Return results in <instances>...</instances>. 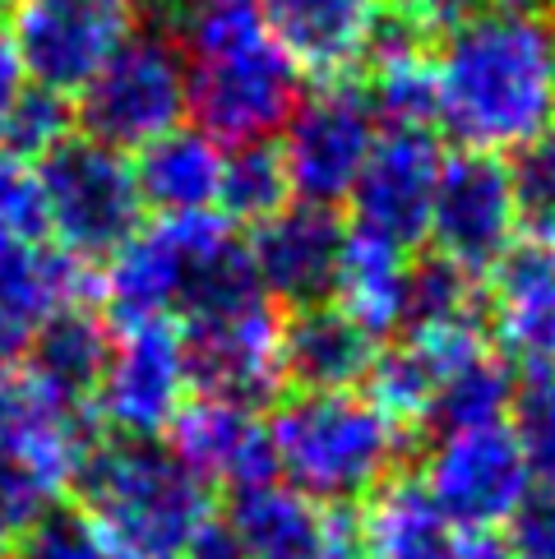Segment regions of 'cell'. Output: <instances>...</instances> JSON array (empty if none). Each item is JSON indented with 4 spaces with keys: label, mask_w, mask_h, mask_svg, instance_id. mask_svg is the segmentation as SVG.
Wrapping results in <instances>:
<instances>
[{
    "label": "cell",
    "mask_w": 555,
    "mask_h": 559,
    "mask_svg": "<svg viewBox=\"0 0 555 559\" xmlns=\"http://www.w3.org/2000/svg\"><path fill=\"white\" fill-rule=\"evenodd\" d=\"M435 121L472 153H513L555 126L551 28L538 14L486 10L435 56Z\"/></svg>",
    "instance_id": "cell-1"
},
{
    "label": "cell",
    "mask_w": 555,
    "mask_h": 559,
    "mask_svg": "<svg viewBox=\"0 0 555 559\" xmlns=\"http://www.w3.org/2000/svg\"><path fill=\"white\" fill-rule=\"evenodd\" d=\"M176 47L186 61V111L223 148L269 144L306 97L302 70L278 47L260 0L176 5Z\"/></svg>",
    "instance_id": "cell-2"
},
{
    "label": "cell",
    "mask_w": 555,
    "mask_h": 559,
    "mask_svg": "<svg viewBox=\"0 0 555 559\" xmlns=\"http://www.w3.org/2000/svg\"><path fill=\"white\" fill-rule=\"evenodd\" d=\"M79 513L97 527L116 559H181L209 518V486L163 439L93 444L74 476Z\"/></svg>",
    "instance_id": "cell-3"
},
{
    "label": "cell",
    "mask_w": 555,
    "mask_h": 559,
    "mask_svg": "<svg viewBox=\"0 0 555 559\" xmlns=\"http://www.w3.org/2000/svg\"><path fill=\"white\" fill-rule=\"evenodd\" d=\"M107 314L134 319H190L246 292H260L246 241L223 213H181L139 227V236L107 259Z\"/></svg>",
    "instance_id": "cell-4"
},
{
    "label": "cell",
    "mask_w": 555,
    "mask_h": 559,
    "mask_svg": "<svg viewBox=\"0 0 555 559\" xmlns=\"http://www.w3.org/2000/svg\"><path fill=\"white\" fill-rule=\"evenodd\" d=\"M408 430L362 389L296 393L269 421L273 472L324 509L370 499L399 476Z\"/></svg>",
    "instance_id": "cell-5"
},
{
    "label": "cell",
    "mask_w": 555,
    "mask_h": 559,
    "mask_svg": "<svg viewBox=\"0 0 555 559\" xmlns=\"http://www.w3.org/2000/svg\"><path fill=\"white\" fill-rule=\"evenodd\" d=\"M88 412L24 374L0 379V546L56 509L88 457Z\"/></svg>",
    "instance_id": "cell-6"
},
{
    "label": "cell",
    "mask_w": 555,
    "mask_h": 559,
    "mask_svg": "<svg viewBox=\"0 0 555 559\" xmlns=\"http://www.w3.org/2000/svg\"><path fill=\"white\" fill-rule=\"evenodd\" d=\"M47 236L74 264H107L144 227V194L134 181V163L88 134L61 139L47 157H37Z\"/></svg>",
    "instance_id": "cell-7"
},
{
    "label": "cell",
    "mask_w": 555,
    "mask_h": 559,
    "mask_svg": "<svg viewBox=\"0 0 555 559\" xmlns=\"http://www.w3.org/2000/svg\"><path fill=\"white\" fill-rule=\"evenodd\" d=\"M74 97V116L93 144L116 153L149 148L186 116L181 47L163 28H134Z\"/></svg>",
    "instance_id": "cell-8"
},
{
    "label": "cell",
    "mask_w": 555,
    "mask_h": 559,
    "mask_svg": "<svg viewBox=\"0 0 555 559\" xmlns=\"http://www.w3.org/2000/svg\"><path fill=\"white\" fill-rule=\"evenodd\" d=\"M380 130L385 126L366 88L352 79H324L315 93H306L278 144L296 204L339 209L362 176Z\"/></svg>",
    "instance_id": "cell-9"
},
{
    "label": "cell",
    "mask_w": 555,
    "mask_h": 559,
    "mask_svg": "<svg viewBox=\"0 0 555 559\" xmlns=\"http://www.w3.org/2000/svg\"><path fill=\"white\" fill-rule=\"evenodd\" d=\"M190 356L176 319H134L111 329V352L93 412L121 439H157L190 403Z\"/></svg>",
    "instance_id": "cell-10"
},
{
    "label": "cell",
    "mask_w": 555,
    "mask_h": 559,
    "mask_svg": "<svg viewBox=\"0 0 555 559\" xmlns=\"http://www.w3.org/2000/svg\"><path fill=\"white\" fill-rule=\"evenodd\" d=\"M190 379L204 397L260 412L283 379V314L264 292L181 319Z\"/></svg>",
    "instance_id": "cell-11"
},
{
    "label": "cell",
    "mask_w": 555,
    "mask_h": 559,
    "mask_svg": "<svg viewBox=\"0 0 555 559\" xmlns=\"http://www.w3.org/2000/svg\"><path fill=\"white\" fill-rule=\"evenodd\" d=\"M134 33V0H14L10 43L33 88L74 97Z\"/></svg>",
    "instance_id": "cell-12"
},
{
    "label": "cell",
    "mask_w": 555,
    "mask_h": 559,
    "mask_svg": "<svg viewBox=\"0 0 555 559\" xmlns=\"http://www.w3.org/2000/svg\"><path fill=\"white\" fill-rule=\"evenodd\" d=\"M422 486L453 527L495 532L500 523H513V513L528 504L532 476L509 426H477L435 435Z\"/></svg>",
    "instance_id": "cell-13"
},
{
    "label": "cell",
    "mask_w": 555,
    "mask_h": 559,
    "mask_svg": "<svg viewBox=\"0 0 555 559\" xmlns=\"http://www.w3.org/2000/svg\"><path fill=\"white\" fill-rule=\"evenodd\" d=\"M426 236L435 241V254L472 277H486L519 246V209H513L509 167L500 157L472 148L445 157Z\"/></svg>",
    "instance_id": "cell-14"
},
{
    "label": "cell",
    "mask_w": 555,
    "mask_h": 559,
    "mask_svg": "<svg viewBox=\"0 0 555 559\" xmlns=\"http://www.w3.org/2000/svg\"><path fill=\"white\" fill-rule=\"evenodd\" d=\"M445 157L449 153L430 130H380L362 176H356V186L347 194L356 217L352 227L403 250L426 241Z\"/></svg>",
    "instance_id": "cell-15"
},
{
    "label": "cell",
    "mask_w": 555,
    "mask_h": 559,
    "mask_svg": "<svg viewBox=\"0 0 555 559\" xmlns=\"http://www.w3.org/2000/svg\"><path fill=\"white\" fill-rule=\"evenodd\" d=\"M347 227L333 209L320 204H292L273 213L269 223L255 227L246 241L255 283L273 306L306 310L333 301V283H339V259H343Z\"/></svg>",
    "instance_id": "cell-16"
},
{
    "label": "cell",
    "mask_w": 555,
    "mask_h": 559,
    "mask_svg": "<svg viewBox=\"0 0 555 559\" xmlns=\"http://www.w3.org/2000/svg\"><path fill=\"white\" fill-rule=\"evenodd\" d=\"M227 527L241 559H366L347 509L315 504L278 476L232 495Z\"/></svg>",
    "instance_id": "cell-17"
},
{
    "label": "cell",
    "mask_w": 555,
    "mask_h": 559,
    "mask_svg": "<svg viewBox=\"0 0 555 559\" xmlns=\"http://www.w3.org/2000/svg\"><path fill=\"white\" fill-rule=\"evenodd\" d=\"M260 10L296 70L320 79L362 70L389 24V0H260Z\"/></svg>",
    "instance_id": "cell-18"
},
{
    "label": "cell",
    "mask_w": 555,
    "mask_h": 559,
    "mask_svg": "<svg viewBox=\"0 0 555 559\" xmlns=\"http://www.w3.org/2000/svg\"><path fill=\"white\" fill-rule=\"evenodd\" d=\"M486 333L523 374L555 370V250L523 241L491 269Z\"/></svg>",
    "instance_id": "cell-19"
},
{
    "label": "cell",
    "mask_w": 555,
    "mask_h": 559,
    "mask_svg": "<svg viewBox=\"0 0 555 559\" xmlns=\"http://www.w3.org/2000/svg\"><path fill=\"white\" fill-rule=\"evenodd\" d=\"M167 444L204 486H227L232 495L278 476L269 421L255 407H236L223 397H190L167 430Z\"/></svg>",
    "instance_id": "cell-20"
},
{
    "label": "cell",
    "mask_w": 555,
    "mask_h": 559,
    "mask_svg": "<svg viewBox=\"0 0 555 559\" xmlns=\"http://www.w3.org/2000/svg\"><path fill=\"white\" fill-rule=\"evenodd\" d=\"M380 337H370L352 314L333 301L292 310L283 319V379L296 393H343L362 389L380 356Z\"/></svg>",
    "instance_id": "cell-21"
},
{
    "label": "cell",
    "mask_w": 555,
    "mask_h": 559,
    "mask_svg": "<svg viewBox=\"0 0 555 559\" xmlns=\"http://www.w3.org/2000/svg\"><path fill=\"white\" fill-rule=\"evenodd\" d=\"M111 352V324L84 301L56 310L47 324H37L24 343V379H33L43 393L61 397L70 407H93L97 379H103Z\"/></svg>",
    "instance_id": "cell-22"
},
{
    "label": "cell",
    "mask_w": 555,
    "mask_h": 559,
    "mask_svg": "<svg viewBox=\"0 0 555 559\" xmlns=\"http://www.w3.org/2000/svg\"><path fill=\"white\" fill-rule=\"evenodd\" d=\"M227 148L194 126H176L149 148H139L134 181L144 194V209L157 217L181 213H217V190H223Z\"/></svg>",
    "instance_id": "cell-23"
},
{
    "label": "cell",
    "mask_w": 555,
    "mask_h": 559,
    "mask_svg": "<svg viewBox=\"0 0 555 559\" xmlns=\"http://www.w3.org/2000/svg\"><path fill=\"white\" fill-rule=\"evenodd\" d=\"M366 559H459V527L430 499L422 476H389L356 518Z\"/></svg>",
    "instance_id": "cell-24"
},
{
    "label": "cell",
    "mask_w": 555,
    "mask_h": 559,
    "mask_svg": "<svg viewBox=\"0 0 555 559\" xmlns=\"http://www.w3.org/2000/svg\"><path fill=\"white\" fill-rule=\"evenodd\" d=\"M408 283H412V250L366 236L356 227L347 231L339 283H333V306L352 314L370 337H389L403 329Z\"/></svg>",
    "instance_id": "cell-25"
},
{
    "label": "cell",
    "mask_w": 555,
    "mask_h": 559,
    "mask_svg": "<svg viewBox=\"0 0 555 559\" xmlns=\"http://www.w3.org/2000/svg\"><path fill=\"white\" fill-rule=\"evenodd\" d=\"M513 384H519V374L509 370V361L500 352H491V347L472 352L440 379L422 426H430L435 435L505 426L509 403H513Z\"/></svg>",
    "instance_id": "cell-26"
},
{
    "label": "cell",
    "mask_w": 555,
    "mask_h": 559,
    "mask_svg": "<svg viewBox=\"0 0 555 559\" xmlns=\"http://www.w3.org/2000/svg\"><path fill=\"white\" fill-rule=\"evenodd\" d=\"M435 329H486L482 277L463 273L459 264H449L440 254L412 259L408 314L399 333H435Z\"/></svg>",
    "instance_id": "cell-27"
},
{
    "label": "cell",
    "mask_w": 555,
    "mask_h": 559,
    "mask_svg": "<svg viewBox=\"0 0 555 559\" xmlns=\"http://www.w3.org/2000/svg\"><path fill=\"white\" fill-rule=\"evenodd\" d=\"M292 204V186H287V167L283 153L269 144H241L227 153L223 167V190H217V213L232 227H260L273 213H283Z\"/></svg>",
    "instance_id": "cell-28"
},
{
    "label": "cell",
    "mask_w": 555,
    "mask_h": 559,
    "mask_svg": "<svg viewBox=\"0 0 555 559\" xmlns=\"http://www.w3.org/2000/svg\"><path fill=\"white\" fill-rule=\"evenodd\" d=\"M505 167L513 209H519V236L555 250V126L513 148Z\"/></svg>",
    "instance_id": "cell-29"
},
{
    "label": "cell",
    "mask_w": 555,
    "mask_h": 559,
    "mask_svg": "<svg viewBox=\"0 0 555 559\" xmlns=\"http://www.w3.org/2000/svg\"><path fill=\"white\" fill-rule=\"evenodd\" d=\"M509 435L523 453L532 486L555 490V370H528L513 384Z\"/></svg>",
    "instance_id": "cell-30"
},
{
    "label": "cell",
    "mask_w": 555,
    "mask_h": 559,
    "mask_svg": "<svg viewBox=\"0 0 555 559\" xmlns=\"http://www.w3.org/2000/svg\"><path fill=\"white\" fill-rule=\"evenodd\" d=\"M0 559H116V555L79 509H51L28 532H19L10 546H0Z\"/></svg>",
    "instance_id": "cell-31"
},
{
    "label": "cell",
    "mask_w": 555,
    "mask_h": 559,
    "mask_svg": "<svg viewBox=\"0 0 555 559\" xmlns=\"http://www.w3.org/2000/svg\"><path fill=\"white\" fill-rule=\"evenodd\" d=\"M70 134H74V111L66 107V97L47 93V88H28L24 103H19V111H14V121H10L5 153L37 163V157H47Z\"/></svg>",
    "instance_id": "cell-32"
},
{
    "label": "cell",
    "mask_w": 555,
    "mask_h": 559,
    "mask_svg": "<svg viewBox=\"0 0 555 559\" xmlns=\"http://www.w3.org/2000/svg\"><path fill=\"white\" fill-rule=\"evenodd\" d=\"M0 231L43 241L47 213H43V186H37V163L14 157L0 148Z\"/></svg>",
    "instance_id": "cell-33"
},
{
    "label": "cell",
    "mask_w": 555,
    "mask_h": 559,
    "mask_svg": "<svg viewBox=\"0 0 555 559\" xmlns=\"http://www.w3.org/2000/svg\"><path fill=\"white\" fill-rule=\"evenodd\" d=\"M486 10H491V0H389V19L403 24L416 43H430V37L445 43L449 33H459Z\"/></svg>",
    "instance_id": "cell-34"
},
{
    "label": "cell",
    "mask_w": 555,
    "mask_h": 559,
    "mask_svg": "<svg viewBox=\"0 0 555 559\" xmlns=\"http://www.w3.org/2000/svg\"><path fill=\"white\" fill-rule=\"evenodd\" d=\"M509 527V546L519 559H555V490H532Z\"/></svg>",
    "instance_id": "cell-35"
},
{
    "label": "cell",
    "mask_w": 555,
    "mask_h": 559,
    "mask_svg": "<svg viewBox=\"0 0 555 559\" xmlns=\"http://www.w3.org/2000/svg\"><path fill=\"white\" fill-rule=\"evenodd\" d=\"M28 88H33L28 84V70H24V61H19L10 33H0V148H5L10 121H14V111H19V103H24Z\"/></svg>",
    "instance_id": "cell-36"
},
{
    "label": "cell",
    "mask_w": 555,
    "mask_h": 559,
    "mask_svg": "<svg viewBox=\"0 0 555 559\" xmlns=\"http://www.w3.org/2000/svg\"><path fill=\"white\" fill-rule=\"evenodd\" d=\"M181 559H241V546H236L227 518H209V523L194 532V542L186 546Z\"/></svg>",
    "instance_id": "cell-37"
},
{
    "label": "cell",
    "mask_w": 555,
    "mask_h": 559,
    "mask_svg": "<svg viewBox=\"0 0 555 559\" xmlns=\"http://www.w3.org/2000/svg\"><path fill=\"white\" fill-rule=\"evenodd\" d=\"M459 559H519L513 555V546L505 542V536L495 532H468L459 542Z\"/></svg>",
    "instance_id": "cell-38"
},
{
    "label": "cell",
    "mask_w": 555,
    "mask_h": 559,
    "mask_svg": "<svg viewBox=\"0 0 555 559\" xmlns=\"http://www.w3.org/2000/svg\"><path fill=\"white\" fill-rule=\"evenodd\" d=\"M19 352H24V337H14L10 329H0V379L10 374V361H14Z\"/></svg>",
    "instance_id": "cell-39"
},
{
    "label": "cell",
    "mask_w": 555,
    "mask_h": 559,
    "mask_svg": "<svg viewBox=\"0 0 555 559\" xmlns=\"http://www.w3.org/2000/svg\"><path fill=\"white\" fill-rule=\"evenodd\" d=\"M551 70H555V28H551Z\"/></svg>",
    "instance_id": "cell-40"
},
{
    "label": "cell",
    "mask_w": 555,
    "mask_h": 559,
    "mask_svg": "<svg viewBox=\"0 0 555 559\" xmlns=\"http://www.w3.org/2000/svg\"><path fill=\"white\" fill-rule=\"evenodd\" d=\"M10 5H14V0H0V14H5V10H10Z\"/></svg>",
    "instance_id": "cell-41"
},
{
    "label": "cell",
    "mask_w": 555,
    "mask_h": 559,
    "mask_svg": "<svg viewBox=\"0 0 555 559\" xmlns=\"http://www.w3.org/2000/svg\"><path fill=\"white\" fill-rule=\"evenodd\" d=\"M167 5H186V0H167Z\"/></svg>",
    "instance_id": "cell-42"
}]
</instances>
